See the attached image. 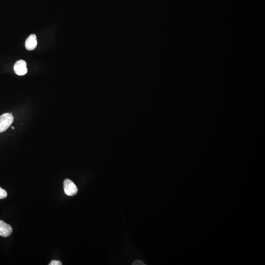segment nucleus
<instances>
[{
	"instance_id": "1",
	"label": "nucleus",
	"mask_w": 265,
	"mask_h": 265,
	"mask_svg": "<svg viewBox=\"0 0 265 265\" xmlns=\"http://www.w3.org/2000/svg\"><path fill=\"white\" fill-rule=\"evenodd\" d=\"M14 118L11 113H6L0 116V132L7 130L12 125Z\"/></svg>"
},
{
	"instance_id": "2",
	"label": "nucleus",
	"mask_w": 265,
	"mask_h": 265,
	"mask_svg": "<svg viewBox=\"0 0 265 265\" xmlns=\"http://www.w3.org/2000/svg\"><path fill=\"white\" fill-rule=\"evenodd\" d=\"M64 190L68 196H74L78 193V188L76 185L70 179H65L64 181Z\"/></svg>"
},
{
	"instance_id": "3",
	"label": "nucleus",
	"mask_w": 265,
	"mask_h": 265,
	"mask_svg": "<svg viewBox=\"0 0 265 265\" xmlns=\"http://www.w3.org/2000/svg\"><path fill=\"white\" fill-rule=\"evenodd\" d=\"M14 70L15 73L19 76L25 75L28 72L26 62L24 60L17 61L14 65Z\"/></svg>"
},
{
	"instance_id": "4",
	"label": "nucleus",
	"mask_w": 265,
	"mask_h": 265,
	"mask_svg": "<svg viewBox=\"0 0 265 265\" xmlns=\"http://www.w3.org/2000/svg\"><path fill=\"white\" fill-rule=\"evenodd\" d=\"M12 232V228L10 225L0 220V236L7 237L9 236Z\"/></svg>"
},
{
	"instance_id": "5",
	"label": "nucleus",
	"mask_w": 265,
	"mask_h": 265,
	"mask_svg": "<svg viewBox=\"0 0 265 265\" xmlns=\"http://www.w3.org/2000/svg\"><path fill=\"white\" fill-rule=\"evenodd\" d=\"M37 44L36 36L34 34H32L29 36L28 38L26 39L25 42V47L28 50L32 51L36 47Z\"/></svg>"
},
{
	"instance_id": "6",
	"label": "nucleus",
	"mask_w": 265,
	"mask_h": 265,
	"mask_svg": "<svg viewBox=\"0 0 265 265\" xmlns=\"http://www.w3.org/2000/svg\"><path fill=\"white\" fill-rule=\"evenodd\" d=\"M7 195V191L0 187V200L6 198Z\"/></svg>"
},
{
	"instance_id": "7",
	"label": "nucleus",
	"mask_w": 265,
	"mask_h": 265,
	"mask_svg": "<svg viewBox=\"0 0 265 265\" xmlns=\"http://www.w3.org/2000/svg\"><path fill=\"white\" fill-rule=\"evenodd\" d=\"M132 265H145L146 264H144L143 262L140 260H137L132 263Z\"/></svg>"
},
{
	"instance_id": "8",
	"label": "nucleus",
	"mask_w": 265,
	"mask_h": 265,
	"mask_svg": "<svg viewBox=\"0 0 265 265\" xmlns=\"http://www.w3.org/2000/svg\"><path fill=\"white\" fill-rule=\"evenodd\" d=\"M62 263L60 261L53 260L50 262L49 265H61Z\"/></svg>"
}]
</instances>
